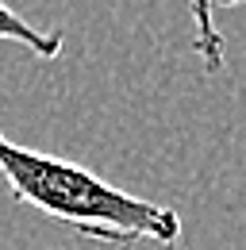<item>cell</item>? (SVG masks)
I'll return each mask as SVG.
<instances>
[{"label": "cell", "instance_id": "2", "mask_svg": "<svg viewBox=\"0 0 246 250\" xmlns=\"http://www.w3.org/2000/svg\"><path fill=\"white\" fill-rule=\"evenodd\" d=\"M235 4H243V0H188V8H192V50L200 54V62L208 73H219L223 69V35L215 27V8H235Z\"/></svg>", "mask_w": 246, "mask_h": 250}, {"label": "cell", "instance_id": "3", "mask_svg": "<svg viewBox=\"0 0 246 250\" xmlns=\"http://www.w3.org/2000/svg\"><path fill=\"white\" fill-rule=\"evenodd\" d=\"M0 42H16V46H23L31 50L35 58H58L62 54V31H39V27H31L27 20L16 12V8H8L4 0H0Z\"/></svg>", "mask_w": 246, "mask_h": 250}, {"label": "cell", "instance_id": "1", "mask_svg": "<svg viewBox=\"0 0 246 250\" xmlns=\"http://www.w3.org/2000/svg\"><path fill=\"white\" fill-rule=\"evenodd\" d=\"M0 177L8 181L20 204L46 212L50 219L96 243L127 247L146 239L158 247H173L181 239V216L173 208L131 196L77 162L27 150L12 143L4 131H0Z\"/></svg>", "mask_w": 246, "mask_h": 250}]
</instances>
